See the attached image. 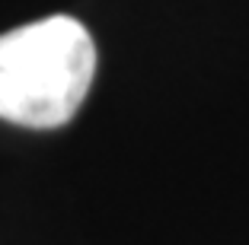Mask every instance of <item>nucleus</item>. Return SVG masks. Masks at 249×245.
Instances as JSON below:
<instances>
[{
    "instance_id": "1",
    "label": "nucleus",
    "mask_w": 249,
    "mask_h": 245,
    "mask_svg": "<svg viewBox=\"0 0 249 245\" xmlns=\"http://www.w3.org/2000/svg\"><path fill=\"white\" fill-rule=\"evenodd\" d=\"M96 45L73 16H48L0 35V118L22 128H61L89 93Z\"/></svg>"
}]
</instances>
